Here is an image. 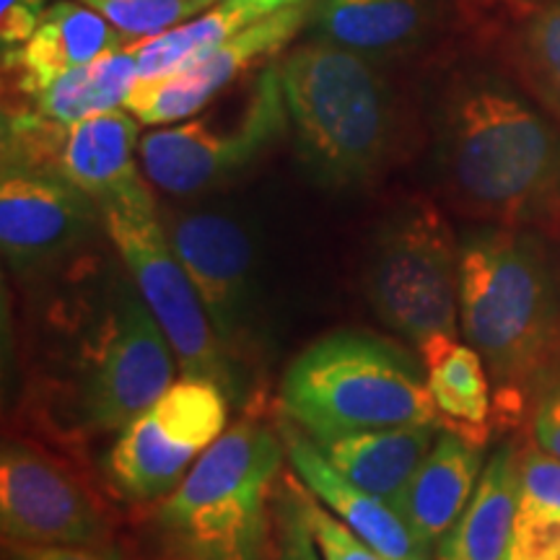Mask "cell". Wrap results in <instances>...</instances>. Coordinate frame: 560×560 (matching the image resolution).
<instances>
[{
  "label": "cell",
  "instance_id": "obj_20",
  "mask_svg": "<svg viewBox=\"0 0 560 560\" xmlns=\"http://www.w3.org/2000/svg\"><path fill=\"white\" fill-rule=\"evenodd\" d=\"M522 506V450L503 444L490 454L470 503L441 537L436 560H509Z\"/></svg>",
  "mask_w": 560,
  "mask_h": 560
},
{
  "label": "cell",
  "instance_id": "obj_5",
  "mask_svg": "<svg viewBox=\"0 0 560 560\" xmlns=\"http://www.w3.org/2000/svg\"><path fill=\"white\" fill-rule=\"evenodd\" d=\"M280 408L314 441L408 423L446 429L423 361L366 330L327 332L301 350L280 380Z\"/></svg>",
  "mask_w": 560,
  "mask_h": 560
},
{
  "label": "cell",
  "instance_id": "obj_10",
  "mask_svg": "<svg viewBox=\"0 0 560 560\" xmlns=\"http://www.w3.org/2000/svg\"><path fill=\"white\" fill-rule=\"evenodd\" d=\"M138 120L112 109L73 125H60L30 109H5L3 164L50 172L68 179L100 206L151 198L138 170Z\"/></svg>",
  "mask_w": 560,
  "mask_h": 560
},
{
  "label": "cell",
  "instance_id": "obj_30",
  "mask_svg": "<svg viewBox=\"0 0 560 560\" xmlns=\"http://www.w3.org/2000/svg\"><path fill=\"white\" fill-rule=\"evenodd\" d=\"M509 560H560V514L520 506Z\"/></svg>",
  "mask_w": 560,
  "mask_h": 560
},
{
  "label": "cell",
  "instance_id": "obj_3",
  "mask_svg": "<svg viewBox=\"0 0 560 560\" xmlns=\"http://www.w3.org/2000/svg\"><path fill=\"white\" fill-rule=\"evenodd\" d=\"M285 446L278 429L244 418L156 501L136 532V560H283L276 488Z\"/></svg>",
  "mask_w": 560,
  "mask_h": 560
},
{
  "label": "cell",
  "instance_id": "obj_34",
  "mask_svg": "<svg viewBox=\"0 0 560 560\" xmlns=\"http://www.w3.org/2000/svg\"><path fill=\"white\" fill-rule=\"evenodd\" d=\"M190 3H192L198 11H206V9H210V5H213V3H219V0H190Z\"/></svg>",
  "mask_w": 560,
  "mask_h": 560
},
{
  "label": "cell",
  "instance_id": "obj_1",
  "mask_svg": "<svg viewBox=\"0 0 560 560\" xmlns=\"http://www.w3.org/2000/svg\"><path fill=\"white\" fill-rule=\"evenodd\" d=\"M436 172L470 219L560 236V125L514 83L459 70L436 109Z\"/></svg>",
  "mask_w": 560,
  "mask_h": 560
},
{
  "label": "cell",
  "instance_id": "obj_26",
  "mask_svg": "<svg viewBox=\"0 0 560 560\" xmlns=\"http://www.w3.org/2000/svg\"><path fill=\"white\" fill-rule=\"evenodd\" d=\"M130 39V45L153 39L159 34L198 16L190 0H81Z\"/></svg>",
  "mask_w": 560,
  "mask_h": 560
},
{
  "label": "cell",
  "instance_id": "obj_24",
  "mask_svg": "<svg viewBox=\"0 0 560 560\" xmlns=\"http://www.w3.org/2000/svg\"><path fill=\"white\" fill-rule=\"evenodd\" d=\"M138 83V62L130 47L107 52L52 81L34 96V112L60 125H73L102 112L122 109Z\"/></svg>",
  "mask_w": 560,
  "mask_h": 560
},
{
  "label": "cell",
  "instance_id": "obj_21",
  "mask_svg": "<svg viewBox=\"0 0 560 560\" xmlns=\"http://www.w3.org/2000/svg\"><path fill=\"white\" fill-rule=\"evenodd\" d=\"M441 431L436 423H408L312 441L335 470L392 506L429 457Z\"/></svg>",
  "mask_w": 560,
  "mask_h": 560
},
{
  "label": "cell",
  "instance_id": "obj_22",
  "mask_svg": "<svg viewBox=\"0 0 560 560\" xmlns=\"http://www.w3.org/2000/svg\"><path fill=\"white\" fill-rule=\"evenodd\" d=\"M418 355L446 431L486 446L493 423V384L478 350L459 338H433Z\"/></svg>",
  "mask_w": 560,
  "mask_h": 560
},
{
  "label": "cell",
  "instance_id": "obj_4",
  "mask_svg": "<svg viewBox=\"0 0 560 560\" xmlns=\"http://www.w3.org/2000/svg\"><path fill=\"white\" fill-rule=\"evenodd\" d=\"M299 159L319 187L359 190L387 170L397 138V102L363 55L310 42L278 66Z\"/></svg>",
  "mask_w": 560,
  "mask_h": 560
},
{
  "label": "cell",
  "instance_id": "obj_27",
  "mask_svg": "<svg viewBox=\"0 0 560 560\" xmlns=\"http://www.w3.org/2000/svg\"><path fill=\"white\" fill-rule=\"evenodd\" d=\"M299 501L301 511H304V520L312 529L314 542H317V548L322 552V560H387L371 548V545L363 542L353 529H348L330 509L322 506V503L314 499L312 490L301 480Z\"/></svg>",
  "mask_w": 560,
  "mask_h": 560
},
{
  "label": "cell",
  "instance_id": "obj_33",
  "mask_svg": "<svg viewBox=\"0 0 560 560\" xmlns=\"http://www.w3.org/2000/svg\"><path fill=\"white\" fill-rule=\"evenodd\" d=\"M3 545V560H125L112 545Z\"/></svg>",
  "mask_w": 560,
  "mask_h": 560
},
{
  "label": "cell",
  "instance_id": "obj_8",
  "mask_svg": "<svg viewBox=\"0 0 560 560\" xmlns=\"http://www.w3.org/2000/svg\"><path fill=\"white\" fill-rule=\"evenodd\" d=\"M161 221L215 340L244 387L249 371L265 361L260 272L252 231L240 215L219 208L166 213Z\"/></svg>",
  "mask_w": 560,
  "mask_h": 560
},
{
  "label": "cell",
  "instance_id": "obj_17",
  "mask_svg": "<svg viewBox=\"0 0 560 560\" xmlns=\"http://www.w3.org/2000/svg\"><path fill=\"white\" fill-rule=\"evenodd\" d=\"M122 47H130V39L102 13L81 0H60L47 9L30 42L3 50V68L16 73V86L34 100L60 75Z\"/></svg>",
  "mask_w": 560,
  "mask_h": 560
},
{
  "label": "cell",
  "instance_id": "obj_28",
  "mask_svg": "<svg viewBox=\"0 0 560 560\" xmlns=\"http://www.w3.org/2000/svg\"><path fill=\"white\" fill-rule=\"evenodd\" d=\"M276 522L280 558L283 560H322V552L314 542L310 524L304 520L299 501L296 472L283 475L276 488Z\"/></svg>",
  "mask_w": 560,
  "mask_h": 560
},
{
  "label": "cell",
  "instance_id": "obj_12",
  "mask_svg": "<svg viewBox=\"0 0 560 560\" xmlns=\"http://www.w3.org/2000/svg\"><path fill=\"white\" fill-rule=\"evenodd\" d=\"M177 369V353L140 293L117 285L83 363L81 423L120 433L172 387Z\"/></svg>",
  "mask_w": 560,
  "mask_h": 560
},
{
  "label": "cell",
  "instance_id": "obj_15",
  "mask_svg": "<svg viewBox=\"0 0 560 560\" xmlns=\"http://www.w3.org/2000/svg\"><path fill=\"white\" fill-rule=\"evenodd\" d=\"M310 13L312 0L291 5V9L278 11L276 16L213 47L177 73L138 81L125 102V109L140 125H156V128L190 120L200 115L223 89L231 86L242 73H247L255 62L268 60L283 50L296 37L301 26L310 21Z\"/></svg>",
  "mask_w": 560,
  "mask_h": 560
},
{
  "label": "cell",
  "instance_id": "obj_13",
  "mask_svg": "<svg viewBox=\"0 0 560 560\" xmlns=\"http://www.w3.org/2000/svg\"><path fill=\"white\" fill-rule=\"evenodd\" d=\"M0 529L13 545H112L107 522L81 482L16 441L0 454Z\"/></svg>",
  "mask_w": 560,
  "mask_h": 560
},
{
  "label": "cell",
  "instance_id": "obj_23",
  "mask_svg": "<svg viewBox=\"0 0 560 560\" xmlns=\"http://www.w3.org/2000/svg\"><path fill=\"white\" fill-rule=\"evenodd\" d=\"M299 3H310V0H219L185 24L132 45L138 62V81L177 73L226 39Z\"/></svg>",
  "mask_w": 560,
  "mask_h": 560
},
{
  "label": "cell",
  "instance_id": "obj_7",
  "mask_svg": "<svg viewBox=\"0 0 560 560\" xmlns=\"http://www.w3.org/2000/svg\"><path fill=\"white\" fill-rule=\"evenodd\" d=\"M278 66L265 68L240 107L213 109L140 138V170L174 198L219 190L260 161L289 128Z\"/></svg>",
  "mask_w": 560,
  "mask_h": 560
},
{
  "label": "cell",
  "instance_id": "obj_18",
  "mask_svg": "<svg viewBox=\"0 0 560 560\" xmlns=\"http://www.w3.org/2000/svg\"><path fill=\"white\" fill-rule=\"evenodd\" d=\"M486 467L482 446L454 431H441L392 509L425 550L436 548L470 503Z\"/></svg>",
  "mask_w": 560,
  "mask_h": 560
},
{
  "label": "cell",
  "instance_id": "obj_11",
  "mask_svg": "<svg viewBox=\"0 0 560 560\" xmlns=\"http://www.w3.org/2000/svg\"><path fill=\"white\" fill-rule=\"evenodd\" d=\"M229 405L219 384L190 376L174 382L117 433L107 454L112 486L136 503L166 499L226 433Z\"/></svg>",
  "mask_w": 560,
  "mask_h": 560
},
{
  "label": "cell",
  "instance_id": "obj_9",
  "mask_svg": "<svg viewBox=\"0 0 560 560\" xmlns=\"http://www.w3.org/2000/svg\"><path fill=\"white\" fill-rule=\"evenodd\" d=\"M102 226L128 268L140 299L170 338L182 376L219 384L231 402H240L242 382L229 366L198 293L174 255L153 195L104 206Z\"/></svg>",
  "mask_w": 560,
  "mask_h": 560
},
{
  "label": "cell",
  "instance_id": "obj_6",
  "mask_svg": "<svg viewBox=\"0 0 560 560\" xmlns=\"http://www.w3.org/2000/svg\"><path fill=\"white\" fill-rule=\"evenodd\" d=\"M366 299L376 317L420 350L459 338V236L431 198L397 202L376 229L366 262Z\"/></svg>",
  "mask_w": 560,
  "mask_h": 560
},
{
  "label": "cell",
  "instance_id": "obj_16",
  "mask_svg": "<svg viewBox=\"0 0 560 560\" xmlns=\"http://www.w3.org/2000/svg\"><path fill=\"white\" fill-rule=\"evenodd\" d=\"M278 433L296 478L363 542L387 560H431L429 550L412 537L400 514L380 495L359 488L335 470L319 446L296 423H291L289 418L280 420Z\"/></svg>",
  "mask_w": 560,
  "mask_h": 560
},
{
  "label": "cell",
  "instance_id": "obj_19",
  "mask_svg": "<svg viewBox=\"0 0 560 560\" xmlns=\"http://www.w3.org/2000/svg\"><path fill=\"white\" fill-rule=\"evenodd\" d=\"M310 21L322 42L374 60L418 47L439 9L433 0H312Z\"/></svg>",
  "mask_w": 560,
  "mask_h": 560
},
{
  "label": "cell",
  "instance_id": "obj_2",
  "mask_svg": "<svg viewBox=\"0 0 560 560\" xmlns=\"http://www.w3.org/2000/svg\"><path fill=\"white\" fill-rule=\"evenodd\" d=\"M459 332L514 423L560 374V249L542 231L493 226L459 236Z\"/></svg>",
  "mask_w": 560,
  "mask_h": 560
},
{
  "label": "cell",
  "instance_id": "obj_31",
  "mask_svg": "<svg viewBox=\"0 0 560 560\" xmlns=\"http://www.w3.org/2000/svg\"><path fill=\"white\" fill-rule=\"evenodd\" d=\"M47 9V0H0V47L13 50L30 42Z\"/></svg>",
  "mask_w": 560,
  "mask_h": 560
},
{
  "label": "cell",
  "instance_id": "obj_25",
  "mask_svg": "<svg viewBox=\"0 0 560 560\" xmlns=\"http://www.w3.org/2000/svg\"><path fill=\"white\" fill-rule=\"evenodd\" d=\"M509 52L520 89L560 125V0L524 19Z\"/></svg>",
  "mask_w": 560,
  "mask_h": 560
},
{
  "label": "cell",
  "instance_id": "obj_29",
  "mask_svg": "<svg viewBox=\"0 0 560 560\" xmlns=\"http://www.w3.org/2000/svg\"><path fill=\"white\" fill-rule=\"evenodd\" d=\"M522 509L560 514V459L522 446Z\"/></svg>",
  "mask_w": 560,
  "mask_h": 560
},
{
  "label": "cell",
  "instance_id": "obj_32",
  "mask_svg": "<svg viewBox=\"0 0 560 560\" xmlns=\"http://www.w3.org/2000/svg\"><path fill=\"white\" fill-rule=\"evenodd\" d=\"M532 444L560 459V374L540 392L529 412Z\"/></svg>",
  "mask_w": 560,
  "mask_h": 560
},
{
  "label": "cell",
  "instance_id": "obj_14",
  "mask_svg": "<svg viewBox=\"0 0 560 560\" xmlns=\"http://www.w3.org/2000/svg\"><path fill=\"white\" fill-rule=\"evenodd\" d=\"M102 210L86 192L50 172L3 164L0 247L16 272L45 268L86 242Z\"/></svg>",
  "mask_w": 560,
  "mask_h": 560
}]
</instances>
